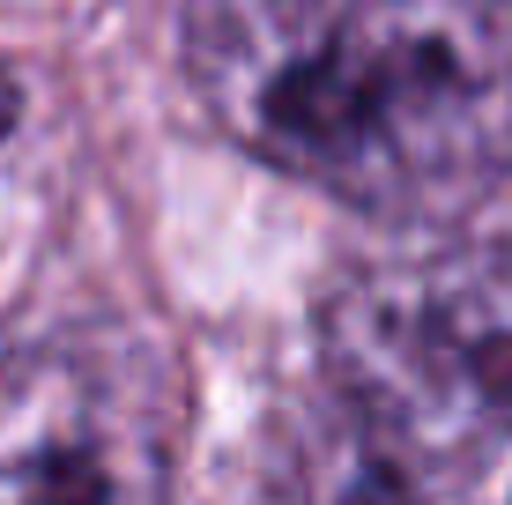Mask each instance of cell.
Returning a JSON list of instances; mask_svg holds the SVG:
<instances>
[{"mask_svg":"<svg viewBox=\"0 0 512 505\" xmlns=\"http://www.w3.org/2000/svg\"><path fill=\"white\" fill-rule=\"evenodd\" d=\"M179 45L238 149L379 223L512 179V0H186Z\"/></svg>","mask_w":512,"mask_h":505,"instance_id":"cell-1","label":"cell"},{"mask_svg":"<svg viewBox=\"0 0 512 505\" xmlns=\"http://www.w3.org/2000/svg\"><path fill=\"white\" fill-rule=\"evenodd\" d=\"M320 439L431 498L512 446V246L431 238L349 268L320 305Z\"/></svg>","mask_w":512,"mask_h":505,"instance_id":"cell-2","label":"cell"},{"mask_svg":"<svg viewBox=\"0 0 512 505\" xmlns=\"http://www.w3.org/2000/svg\"><path fill=\"white\" fill-rule=\"evenodd\" d=\"M171 372L127 335H67L0 364V505H164Z\"/></svg>","mask_w":512,"mask_h":505,"instance_id":"cell-3","label":"cell"},{"mask_svg":"<svg viewBox=\"0 0 512 505\" xmlns=\"http://www.w3.org/2000/svg\"><path fill=\"white\" fill-rule=\"evenodd\" d=\"M15 112H23V97H15V75H8V67H0V142H8Z\"/></svg>","mask_w":512,"mask_h":505,"instance_id":"cell-4","label":"cell"}]
</instances>
